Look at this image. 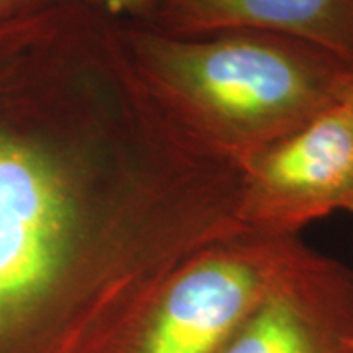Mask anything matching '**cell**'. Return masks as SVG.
<instances>
[{
	"label": "cell",
	"mask_w": 353,
	"mask_h": 353,
	"mask_svg": "<svg viewBox=\"0 0 353 353\" xmlns=\"http://www.w3.org/2000/svg\"><path fill=\"white\" fill-rule=\"evenodd\" d=\"M143 26L179 38L223 32L283 34L353 65V0H159Z\"/></svg>",
	"instance_id": "5b68a950"
},
{
	"label": "cell",
	"mask_w": 353,
	"mask_h": 353,
	"mask_svg": "<svg viewBox=\"0 0 353 353\" xmlns=\"http://www.w3.org/2000/svg\"><path fill=\"white\" fill-rule=\"evenodd\" d=\"M61 0H0V15H10V13L20 12L37 13L54 7Z\"/></svg>",
	"instance_id": "52a82bcc"
},
{
	"label": "cell",
	"mask_w": 353,
	"mask_h": 353,
	"mask_svg": "<svg viewBox=\"0 0 353 353\" xmlns=\"http://www.w3.org/2000/svg\"><path fill=\"white\" fill-rule=\"evenodd\" d=\"M345 103H347L348 110H350V114H352V121H353V83H352L350 90H348V92H347V95H345ZM352 214H353V210H352Z\"/></svg>",
	"instance_id": "ba28073f"
},
{
	"label": "cell",
	"mask_w": 353,
	"mask_h": 353,
	"mask_svg": "<svg viewBox=\"0 0 353 353\" xmlns=\"http://www.w3.org/2000/svg\"><path fill=\"white\" fill-rule=\"evenodd\" d=\"M218 353H353V267L306 244Z\"/></svg>",
	"instance_id": "277c9868"
},
{
	"label": "cell",
	"mask_w": 353,
	"mask_h": 353,
	"mask_svg": "<svg viewBox=\"0 0 353 353\" xmlns=\"http://www.w3.org/2000/svg\"><path fill=\"white\" fill-rule=\"evenodd\" d=\"M132 64L193 138L242 165L345 99L353 65L301 39L263 32L198 38L121 23Z\"/></svg>",
	"instance_id": "6da1fadb"
},
{
	"label": "cell",
	"mask_w": 353,
	"mask_h": 353,
	"mask_svg": "<svg viewBox=\"0 0 353 353\" xmlns=\"http://www.w3.org/2000/svg\"><path fill=\"white\" fill-rule=\"evenodd\" d=\"M239 218L249 231L299 236L353 210V121L345 99L241 165Z\"/></svg>",
	"instance_id": "3957f363"
},
{
	"label": "cell",
	"mask_w": 353,
	"mask_h": 353,
	"mask_svg": "<svg viewBox=\"0 0 353 353\" xmlns=\"http://www.w3.org/2000/svg\"><path fill=\"white\" fill-rule=\"evenodd\" d=\"M299 236L239 231L185 257L132 317L126 353H218L303 247Z\"/></svg>",
	"instance_id": "7a4b0ae2"
},
{
	"label": "cell",
	"mask_w": 353,
	"mask_h": 353,
	"mask_svg": "<svg viewBox=\"0 0 353 353\" xmlns=\"http://www.w3.org/2000/svg\"><path fill=\"white\" fill-rule=\"evenodd\" d=\"M113 20H131V23L144 25L156 12L159 0H85Z\"/></svg>",
	"instance_id": "8992f818"
}]
</instances>
